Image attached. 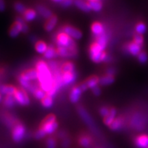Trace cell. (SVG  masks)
Instances as JSON below:
<instances>
[{
    "label": "cell",
    "instance_id": "1",
    "mask_svg": "<svg viewBox=\"0 0 148 148\" xmlns=\"http://www.w3.org/2000/svg\"><path fill=\"white\" fill-rule=\"evenodd\" d=\"M35 69L38 73V86L40 88L47 93L53 88L54 84L53 74L49 69L47 62L44 60L38 61Z\"/></svg>",
    "mask_w": 148,
    "mask_h": 148
},
{
    "label": "cell",
    "instance_id": "2",
    "mask_svg": "<svg viewBox=\"0 0 148 148\" xmlns=\"http://www.w3.org/2000/svg\"><path fill=\"white\" fill-rule=\"evenodd\" d=\"M88 54H89L90 60L95 63L108 62L110 60V57L105 52V49L95 42H93L90 45Z\"/></svg>",
    "mask_w": 148,
    "mask_h": 148
},
{
    "label": "cell",
    "instance_id": "3",
    "mask_svg": "<svg viewBox=\"0 0 148 148\" xmlns=\"http://www.w3.org/2000/svg\"><path fill=\"white\" fill-rule=\"evenodd\" d=\"M56 45L57 47H66L73 51H77V45L73 39L64 34V32H59L56 38Z\"/></svg>",
    "mask_w": 148,
    "mask_h": 148
},
{
    "label": "cell",
    "instance_id": "4",
    "mask_svg": "<svg viewBox=\"0 0 148 148\" xmlns=\"http://www.w3.org/2000/svg\"><path fill=\"white\" fill-rule=\"evenodd\" d=\"M13 96L16 103L19 104L20 106H28L30 103V99L27 95L26 90H24L23 88H17Z\"/></svg>",
    "mask_w": 148,
    "mask_h": 148
},
{
    "label": "cell",
    "instance_id": "5",
    "mask_svg": "<svg viewBox=\"0 0 148 148\" xmlns=\"http://www.w3.org/2000/svg\"><path fill=\"white\" fill-rule=\"evenodd\" d=\"M25 133H26V129L24 125L21 123H16L12 128V139L16 143H19L23 139Z\"/></svg>",
    "mask_w": 148,
    "mask_h": 148
},
{
    "label": "cell",
    "instance_id": "6",
    "mask_svg": "<svg viewBox=\"0 0 148 148\" xmlns=\"http://www.w3.org/2000/svg\"><path fill=\"white\" fill-rule=\"evenodd\" d=\"M78 113L80 115L81 118L83 119V121H84V123L90 127V129H91L94 132H97V129L96 127V125L94 123V121H92L91 116H90V114L88 113L87 111L82 106L78 107Z\"/></svg>",
    "mask_w": 148,
    "mask_h": 148
},
{
    "label": "cell",
    "instance_id": "7",
    "mask_svg": "<svg viewBox=\"0 0 148 148\" xmlns=\"http://www.w3.org/2000/svg\"><path fill=\"white\" fill-rule=\"evenodd\" d=\"M61 32L68 35L70 38L73 40H79L82 37V32L79 29L69 25H64L62 28Z\"/></svg>",
    "mask_w": 148,
    "mask_h": 148
},
{
    "label": "cell",
    "instance_id": "8",
    "mask_svg": "<svg viewBox=\"0 0 148 148\" xmlns=\"http://www.w3.org/2000/svg\"><path fill=\"white\" fill-rule=\"evenodd\" d=\"M58 127V123L57 121L50 122V123H46V122H42L40 124V128L43 130L46 135L52 134L56 132Z\"/></svg>",
    "mask_w": 148,
    "mask_h": 148
},
{
    "label": "cell",
    "instance_id": "9",
    "mask_svg": "<svg viewBox=\"0 0 148 148\" xmlns=\"http://www.w3.org/2000/svg\"><path fill=\"white\" fill-rule=\"evenodd\" d=\"M144 125H145V119H143V115L137 113L132 116L131 119V125L134 128L138 130H141L144 127Z\"/></svg>",
    "mask_w": 148,
    "mask_h": 148
},
{
    "label": "cell",
    "instance_id": "10",
    "mask_svg": "<svg viewBox=\"0 0 148 148\" xmlns=\"http://www.w3.org/2000/svg\"><path fill=\"white\" fill-rule=\"evenodd\" d=\"M82 90L79 86H75L73 87L69 94V100L71 103H76L80 99L81 96L82 94Z\"/></svg>",
    "mask_w": 148,
    "mask_h": 148
},
{
    "label": "cell",
    "instance_id": "11",
    "mask_svg": "<svg viewBox=\"0 0 148 148\" xmlns=\"http://www.w3.org/2000/svg\"><path fill=\"white\" fill-rule=\"evenodd\" d=\"M56 50L58 56L61 58H71V57L75 56L77 53V51H73L68 48L62 47H57Z\"/></svg>",
    "mask_w": 148,
    "mask_h": 148
},
{
    "label": "cell",
    "instance_id": "12",
    "mask_svg": "<svg viewBox=\"0 0 148 148\" xmlns=\"http://www.w3.org/2000/svg\"><path fill=\"white\" fill-rule=\"evenodd\" d=\"M77 79L76 71L71 73H62V82L64 86H69L75 82Z\"/></svg>",
    "mask_w": 148,
    "mask_h": 148
},
{
    "label": "cell",
    "instance_id": "13",
    "mask_svg": "<svg viewBox=\"0 0 148 148\" xmlns=\"http://www.w3.org/2000/svg\"><path fill=\"white\" fill-rule=\"evenodd\" d=\"M141 46L137 45L134 42H130L126 45V50L130 54L133 56H138V55L142 51Z\"/></svg>",
    "mask_w": 148,
    "mask_h": 148
},
{
    "label": "cell",
    "instance_id": "14",
    "mask_svg": "<svg viewBox=\"0 0 148 148\" xmlns=\"http://www.w3.org/2000/svg\"><path fill=\"white\" fill-rule=\"evenodd\" d=\"M21 75L24 77V78L27 79V80L29 81V82L38 80V73L36 69H30L27 70V71L22 73Z\"/></svg>",
    "mask_w": 148,
    "mask_h": 148
},
{
    "label": "cell",
    "instance_id": "15",
    "mask_svg": "<svg viewBox=\"0 0 148 148\" xmlns=\"http://www.w3.org/2000/svg\"><path fill=\"white\" fill-rule=\"evenodd\" d=\"M134 143L138 148H148V136L146 134H140L136 136Z\"/></svg>",
    "mask_w": 148,
    "mask_h": 148
},
{
    "label": "cell",
    "instance_id": "16",
    "mask_svg": "<svg viewBox=\"0 0 148 148\" xmlns=\"http://www.w3.org/2000/svg\"><path fill=\"white\" fill-rule=\"evenodd\" d=\"M91 32L94 36H98L99 35L103 34L105 32V27L100 22H95L91 25Z\"/></svg>",
    "mask_w": 148,
    "mask_h": 148
},
{
    "label": "cell",
    "instance_id": "17",
    "mask_svg": "<svg viewBox=\"0 0 148 148\" xmlns=\"http://www.w3.org/2000/svg\"><path fill=\"white\" fill-rule=\"evenodd\" d=\"M22 32V26L17 21H14V23L12 24V26L10 27L9 29V36L11 38H16L20 34V33Z\"/></svg>",
    "mask_w": 148,
    "mask_h": 148
},
{
    "label": "cell",
    "instance_id": "18",
    "mask_svg": "<svg viewBox=\"0 0 148 148\" xmlns=\"http://www.w3.org/2000/svg\"><path fill=\"white\" fill-rule=\"evenodd\" d=\"M16 89L17 88L13 85H1L0 86V94L5 96L14 95Z\"/></svg>",
    "mask_w": 148,
    "mask_h": 148
},
{
    "label": "cell",
    "instance_id": "19",
    "mask_svg": "<svg viewBox=\"0 0 148 148\" xmlns=\"http://www.w3.org/2000/svg\"><path fill=\"white\" fill-rule=\"evenodd\" d=\"M58 18L56 15H53L50 18L47 19L45 24V29L48 32H51L54 29L58 23Z\"/></svg>",
    "mask_w": 148,
    "mask_h": 148
},
{
    "label": "cell",
    "instance_id": "20",
    "mask_svg": "<svg viewBox=\"0 0 148 148\" xmlns=\"http://www.w3.org/2000/svg\"><path fill=\"white\" fill-rule=\"evenodd\" d=\"M43 56L44 58L47 60H51L55 58H56L57 56H58V53H57V50L54 46L53 45H50L48 46L47 51H46L45 53L43 54Z\"/></svg>",
    "mask_w": 148,
    "mask_h": 148
},
{
    "label": "cell",
    "instance_id": "21",
    "mask_svg": "<svg viewBox=\"0 0 148 148\" xmlns=\"http://www.w3.org/2000/svg\"><path fill=\"white\" fill-rule=\"evenodd\" d=\"M36 11L37 12H38V14L40 16H42L44 18H46L47 20L50 18L53 15L52 12L49 9H48L47 8H46V7L41 5H38L36 7Z\"/></svg>",
    "mask_w": 148,
    "mask_h": 148
},
{
    "label": "cell",
    "instance_id": "22",
    "mask_svg": "<svg viewBox=\"0 0 148 148\" xmlns=\"http://www.w3.org/2000/svg\"><path fill=\"white\" fill-rule=\"evenodd\" d=\"M109 40V36L108 35L106 34V32H104L103 34L99 35V36L95 37V41L96 43H97L98 45H100L101 47L103 49H106L107 45H108V42Z\"/></svg>",
    "mask_w": 148,
    "mask_h": 148
},
{
    "label": "cell",
    "instance_id": "23",
    "mask_svg": "<svg viewBox=\"0 0 148 148\" xmlns=\"http://www.w3.org/2000/svg\"><path fill=\"white\" fill-rule=\"evenodd\" d=\"M23 19L26 22H32L34 21L37 17V11L34 9H27L23 14Z\"/></svg>",
    "mask_w": 148,
    "mask_h": 148
},
{
    "label": "cell",
    "instance_id": "24",
    "mask_svg": "<svg viewBox=\"0 0 148 148\" xmlns=\"http://www.w3.org/2000/svg\"><path fill=\"white\" fill-rule=\"evenodd\" d=\"M73 3L79 10L84 12H88L91 10L88 2L83 1V0H74Z\"/></svg>",
    "mask_w": 148,
    "mask_h": 148
},
{
    "label": "cell",
    "instance_id": "25",
    "mask_svg": "<svg viewBox=\"0 0 148 148\" xmlns=\"http://www.w3.org/2000/svg\"><path fill=\"white\" fill-rule=\"evenodd\" d=\"M99 77H97V75H92V76H90L88 79H86L84 81V83L86 84L88 88H89V89H93L94 88H95L99 84Z\"/></svg>",
    "mask_w": 148,
    "mask_h": 148
},
{
    "label": "cell",
    "instance_id": "26",
    "mask_svg": "<svg viewBox=\"0 0 148 148\" xmlns=\"http://www.w3.org/2000/svg\"><path fill=\"white\" fill-rule=\"evenodd\" d=\"M116 111L114 108H110V112L106 116H105L103 118V123H105V125L110 126L111 123L114 121V120L116 119Z\"/></svg>",
    "mask_w": 148,
    "mask_h": 148
},
{
    "label": "cell",
    "instance_id": "27",
    "mask_svg": "<svg viewBox=\"0 0 148 148\" xmlns=\"http://www.w3.org/2000/svg\"><path fill=\"white\" fill-rule=\"evenodd\" d=\"M123 124H124V119L119 116V117L116 118L109 127L112 130L117 131L123 126Z\"/></svg>",
    "mask_w": 148,
    "mask_h": 148
},
{
    "label": "cell",
    "instance_id": "28",
    "mask_svg": "<svg viewBox=\"0 0 148 148\" xmlns=\"http://www.w3.org/2000/svg\"><path fill=\"white\" fill-rule=\"evenodd\" d=\"M114 82V77L113 75H105L99 77V84L101 86H108V85L112 84Z\"/></svg>",
    "mask_w": 148,
    "mask_h": 148
},
{
    "label": "cell",
    "instance_id": "29",
    "mask_svg": "<svg viewBox=\"0 0 148 148\" xmlns=\"http://www.w3.org/2000/svg\"><path fill=\"white\" fill-rule=\"evenodd\" d=\"M47 44L45 42L42 41V40H38L35 43V49H36V52L39 53V54L43 55L45 51H47Z\"/></svg>",
    "mask_w": 148,
    "mask_h": 148
},
{
    "label": "cell",
    "instance_id": "30",
    "mask_svg": "<svg viewBox=\"0 0 148 148\" xmlns=\"http://www.w3.org/2000/svg\"><path fill=\"white\" fill-rule=\"evenodd\" d=\"M78 142L79 145L82 147L84 148H89L90 146L91 145L92 140L90 138V136H86V135H83L79 138Z\"/></svg>",
    "mask_w": 148,
    "mask_h": 148
},
{
    "label": "cell",
    "instance_id": "31",
    "mask_svg": "<svg viewBox=\"0 0 148 148\" xmlns=\"http://www.w3.org/2000/svg\"><path fill=\"white\" fill-rule=\"evenodd\" d=\"M62 73H71V72L75 71V66L72 62L68 61L64 62L61 66Z\"/></svg>",
    "mask_w": 148,
    "mask_h": 148
},
{
    "label": "cell",
    "instance_id": "32",
    "mask_svg": "<svg viewBox=\"0 0 148 148\" xmlns=\"http://www.w3.org/2000/svg\"><path fill=\"white\" fill-rule=\"evenodd\" d=\"M3 103H4V106L5 107L8 108H13L15 106L16 102L13 95H8L5 96L4 99H3Z\"/></svg>",
    "mask_w": 148,
    "mask_h": 148
},
{
    "label": "cell",
    "instance_id": "33",
    "mask_svg": "<svg viewBox=\"0 0 148 148\" xmlns=\"http://www.w3.org/2000/svg\"><path fill=\"white\" fill-rule=\"evenodd\" d=\"M14 9L16 12H18L20 14H23L24 12L27 10L26 6L23 3L20 2V1H16L14 3Z\"/></svg>",
    "mask_w": 148,
    "mask_h": 148
},
{
    "label": "cell",
    "instance_id": "34",
    "mask_svg": "<svg viewBox=\"0 0 148 148\" xmlns=\"http://www.w3.org/2000/svg\"><path fill=\"white\" fill-rule=\"evenodd\" d=\"M88 2L89 3L91 10L95 11V12H99L103 8L102 3L101 2V1H88Z\"/></svg>",
    "mask_w": 148,
    "mask_h": 148
},
{
    "label": "cell",
    "instance_id": "35",
    "mask_svg": "<svg viewBox=\"0 0 148 148\" xmlns=\"http://www.w3.org/2000/svg\"><path fill=\"white\" fill-rule=\"evenodd\" d=\"M42 106L45 108H50L53 105V98L47 95L41 101Z\"/></svg>",
    "mask_w": 148,
    "mask_h": 148
},
{
    "label": "cell",
    "instance_id": "36",
    "mask_svg": "<svg viewBox=\"0 0 148 148\" xmlns=\"http://www.w3.org/2000/svg\"><path fill=\"white\" fill-rule=\"evenodd\" d=\"M15 21H17L22 26V33L23 34H26L29 32V26L27 25V24L26 22L25 21V20L23 19V17L21 16H17L16 18Z\"/></svg>",
    "mask_w": 148,
    "mask_h": 148
},
{
    "label": "cell",
    "instance_id": "37",
    "mask_svg": "<svg viewBox=\"0 0 148 148\" xmlns=\"http://www.w3.org/2000/svg\"><path fill=\"white\" fill-rule=\"evenodd\" d=\"M135 31H136V34L143 35L147 31V27H146L145 24L143 23V22H140V23H138L136 25Z\"/></svg>",
    "mask_w": 148,
    "mask_h": 148
},
{
    "label": "cell",
    "instance_id": "38",
    "mask_svg": "<svg viewBox=\"0 0 148 148\" xmlns=\"http://www.w3.org/2000/svg\"><path fill=\"white\" fill-rule=\"evenodd\" d=\"M33 95H34V97L36 98V99L42 101V99L47 96V93H46L45 91H43V90H42L41 88H40L39 87L35 90V92H34V94H33Z\"/></svg>",
    "mask_w": 148,
    "mask_h": 148
},
{
    "label": "cell",
    "instance_id": "39",
    "mask_svg": "<svg viewBox=\"0 0 148 148\" xmlns=\"http://www.w3.org/2000/svg\"><path fill=\"white\" fill-rule=\"evenodd\" d=\"M138 61L140 64H143L147 63L148 60V55L145 51H141L137 56Z\"/></svg>",
    "mask_w": 148,
    "mask_h": 148
},
{
    "label": "cell",
    "instance_id": "40",
    "mask_svg": "<svg viewBox=\"0 0 148 148\" xmlns=\"http://www.w3.org/2000/svg\"><path fill=\"white\" fill-rule=\"evenodd\" d=\"M143 41H144V39H143V35L136 34H136L134 36V38H133V42H135V43H136L137 45L143 47Z\"/></svg>",
    "mask_w": 148,
    "mask_h": 148
},
{
    "label": "cell",
    "instance_id": "41",
    "mask_svg": "<svg viewBox=\"0 0 148 148\" xmlns=\"http://www.w3.org/2000/svg\"><path fill=\"white\" fill-rule=\"evenodd\" d=\"M46 147L47 148H56V141L53 137L48 138L46 140Z\"/></svg>",
    "mask_w": 148,
    "mask_h": 148
},
{
    "label": "cell",
    "instance_id": "42",
    "mask_svg": "<svg viewBox=\"0 0 148 148\" xmlns=\"http://www.w3.org/2000/svg\"><path fill=\"white\" fill-rule=\"evenodd\" d=\"M45 136H46L45 133L44 132L43 130H42V129H40V127L37 130L36 132L34 133V137L36 139H38V140L42 139V138H43Z\"/></svg>",
    "mask_w": 148,
    "mask_h": 148
},
{
    "label": "cell",
    "instance_id": "43",
    "mask_svg": "<svg viewBox=\"0 0 148 148\" xmlns=\"http://www.w3.org/2000/svg\"><path fill=\"white\" fill-rule=\"evenodd\" d=\"M110 109L108 108V107L103 106L99 109V114H100V115L101 116H103V117L104 118L105 116H106L109 114V112H110Z\"/></svg>",
    "mask_w": 148,
    "mask_h": 148
},
{
    "label": "cell",
    "instance_id": "44",
    "mask_svg": "<svg viewBox=\"0 0 148 148\" xmlns=\"http://www.w3.org/2000/svg\"><path fill=\"white\" fill-rule=\"evenodd\" d=\"M62 6L64 8H67L71 6V5L73 3V0H63L62 2L60 3Z\"/></svg>",
    "mask_w": 148,
    "mask_h": 148
},
{
    "label": "cell",
    "instance_id": "45",
    "mask_svg": "<svg viewBox=\"0 0 148 148\" xmlns=\"http://www.w3.org/2000/svg\"><path fill=\"white\" fill-rule=\"evenodd\" d=\"M92 93H93V95L95 96H99L101 94V89L98 86H96L95 88H94L93 89H92Z\"/></svg>",
    "mask_w": 148,
    "mask_h": 148
},
{
    "label": "cell",
    "instance_id": "46",
    "mask_svg": "<svg viewBox=\"0 0 148 148\" xmlns=\"http://www.w3.org/2000/svg\"><path fill=\"white\" fill-rule=\"evenodd\" d=\"M70 145V140L68 138H64L62 141V147L63 148H67Z\"/></svg>",
    "mask_w": 148,
    "mask_h": 148
},
{
    "label": "cell",
    "instance_id": "47",
    "mask_svg": "<svg viewBox=\"0 0 148 148\" xmlns=\"http://www.w3.org/2000/svg\"><path fill=\"white\" fill-rule=\"evenodd\" d=\"M115 73V69L113 67H110L106 70V75H113Z\"/></svg>",
    "mask_w": 148,
    "mask_h": 148
},
{
    "label": "cell",
    "instance_id": "48",
    "mask_svg": "<svg viewBox=\"0 0 148 148\" xmlns=\"http://www.w3.org/2000/svg\"><path fill=\"white\" fill-rule=\"evenodd\" d=\"M5 10V3L4 0H0V12H3Z\"/></svg>",
    "mask_w": 148,
    "mask_h": 148
},
{
    "label": "cell",
    "instance_id": "49",
    "mask_svg": "<svg viewBox=\"0 0 148 148\" xmlns=\"http://www.w3.org/2000/svg\"><path fill=\"white\" fill-rule=\"evenodd\" d=\"M79 87H80L81 89H82V92L86 91V90H87L88 89V88H87V86H86V84H85V83H84V82H82V83H81V84H79Z\"/></svg>",
    "mask_w": 148,
    "mask_h": 148
},
{
    "label": "cell",
    "instance_id": "50",
    "mask_svg": "<svg viewBox=\"0 0 148 148\" xmlns=\"http://www.w3.org/2000/svg\"><path fill=\"white\" fill-rule=\"evenodd\" d=\"M29 39H30V40L32 42H34V43H36V42L38 41V39H37V38L35 36H34V35H32V36H30V37H29Z\"/></svg>",
    "mask_w": 148,
    "mask_h": 148
},
{
    "label": "cell",
    "instance_id": "51",
    "mask_svg": "<svg viewBox=\"0 0 148 148\" xmlns=\"http://www.w3.org/2000/svg\"><path fill=\"white\" fill-rule=\"evenodd\" d=\"M88 1H100V0H88Z\"/></svg>",
    "mask_w": 148,
    "mask_h": 148
},
{
    "label": "cell",
    "instance_id": "52",
    "mask_svg": "<svg viewBox=\"0 0 148 148\" xmlns=\"http://www.w3.org/2000/svg\"><path fill=\"white\" fill-rule=\"evenodd\" d=\"M1 101V94H0V101Z\"/></svg>",
    "mask_w": 148,
    "mask_h": 148
},
{
    "label": "cell",
    "instance_id": "53",
    "mask_svg": "<svg viewBox=\"0 0 148 148\" xmlns=\"http://www.w3.org/2000/svg\"><path fill=\"white\" fill-rule=\"evenodd\" d=\"M0 86H1V85H0Z\"/></svg>",
    "mask_w": 148,
    "mask_h": 148
}]
</instances>
